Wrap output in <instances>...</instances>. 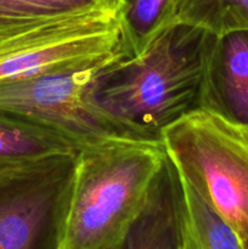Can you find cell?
<instances>
[{
    "label": "cell",
    "instance_id": "1",
    "mask_svg": "<svg viewBox=\"0 0 248 249\" xmlns=\"http://www.w3.org/2000/svg\"><path fill=\"white\" fill-rule=\"evenodd\" d=\"M167 164L160 141L80 148L58 203L60 249H122Z\"/></svg>",
    "mask_w": 248,
    "mask_h": 249
},
{
    "label": "cell",
    "instance_id": "2",
    "mask_svg": "<svg viewBox=\"0 0 248 249\" xmlns=\"http://www.w3.org/2000/svg\"><path fill=\"white\" fill-rule=\"evenodd\" d=\"M214 36L184 23L165 29L142 56L122 58L102 71L101 106L145 140L185 114L204 107Z\"/></svg>",
    "mask_w": 248,
    "mask_h": 249
},
{
    "label": "cell",
    "instance_id": "3",
    "mask_svg": "<svg viewBox=\"0 0 248 249\" xmlns=\"http://www.w3.org/2000/svg\"><path fill=\"white\" fill-rule=\"evenodd\" d=\"M168 162L232 229L248 238V128L201 107L160 133Z\"/></svg>",
    "mask_w": 248,
    "mask_h": 249
},
{
    "label": "cell",
    "instance_id": "4",
    "mask_svg": "<svg viewBox=\"0 0 248 249\" xmlns=\"http://www.w3.org/2000/svg\"><path fill=\"white\" fill-rule=\"evenodd\" d=\"M111 63L1 83L0 112L53 131L80 148L122 139L145 140L97 100V82Z\"/></svg>",
    "mask_w": 248,
    "mask_h": 249
},
{
    "label": "cell",
    "instance_id": "5",
    "mask_svg": "<svg viewBox=\"0 0 248 249\" xmlns=\"http://www.w3.org/2000/svg\"><path fill=\"white\" fill-rule=\"evenodd\" d=\"M121 16L96 12L0 36V84L128 57Z\"/></svg>",
    "mask_w": 248,
    "mask_h": 249
},
{
    "label": "cell",
    "instance_id": "6",
    "mask_svg": "<svg viewBox=\"0 0 248 249\" xmlns=\"http://www.w3.org/2000/svg\"><path fill=\"white\" fill-rule=\"evenodd\" d=\"M73 160L0 172V249H60L58 203Z\"/></svg>",
    "mask_w": 248,
    "mask_h": 249
},
{
    "label": "cell",
    "instance_id": "7",
    "mask_svg": "<svg viewBox=\"0 0 248 249\" xmlns=\"http://www.w3.org/2000/svg\"><path fill=\"white\" fill-rule=\"evenodd\" d=\"M204 107L248 128V31L214 36Z\"/></svg>",
    "mask_w": 248,
    "mask_h": 249
},
{
    "label": "cell",
    "instance_id": "8",
    "mask_svg": "<svg viewBox=\"0 0 248 249\" xmlns=\"http://www.w3.org/2000/svg\"><path fill=\"white\" fill-rule=\"evenodd\" d=\"M79 150L74 142L53 131L0 112V172L72 160Z\"/></svg>",
    "mask_w": 248,
    "mask_h": 249
},
{
    "label": "cell",
    "instance_id": "9",
    "mask_svg": "<svg viewBox=\"0 0 248 249\" xmlns=\"http://www.w3.org/2000/svg\"><path fill=\"white\" fill-rule=\"evenodd\" d=\"M170 164V163H169ZM174 203L182 249H243L235 231L173 169Z\"/></svg>",
    "mask_w": 248,
    "mask_h": 249
},
{
    "label": "cell",
    "instance_id": "10",
    "mask_svg": "<svg viewBox=\"0 0 248 249\" xmlns=\"http://www.w3.org/2000/svg\"><path fill=\"white\" fill-rule=\"evenodd\" d=\"M123 0H0V36L96 12L122 14Z\"/></svg>",
    "mask_w": 248,
    "mask_h": 249
},
{
    "label": "cell",
    "instance_id": "11",
    "mask_svg": "<svg viewBox=\"0 0 248 249\" xmlns=\"http://www.w3.org/2000/svg\"><path fill=\"white\" fill-rule=\"evenodd\" d=\"M173 172L167 160L164 172L147 208L134 224L122 249H179Z\"/></svg>",
    "mask_w": 248,
    "mask_h": 249
},
{
    "label": "cell",
    "instance_id": "12",
    "mask_svg": "<svg viewBox=\"0 0 248 249\" xmlns=\"http://www.w3.org/2000/svg\"><path fill=\"white\" fill-rule=\"evenodd\" d=\"M177 0H123L122 26L126 58H138L175 22Z\"/></svg>",
    "mask_w": 248,
    "mask_h": 249
},
{
    "label": "cell",
    "instance_id": "13",
    "mask_svg": "<svg viewBox=\"0 0 248 249\" xmlns=\"http://www.w3.org/2000/svg\"><path fill=\"white\" fill-rule=\"evenodd\" d=\"M175 23L197 27L215 36L248 31V0H182Z\"/></svg>",
    "mask_w": 248,
    "mask_h": 249
},
{
    "label": "cell",
    "instance_id": "14",
    "mask_svg": "<svg viewBox=\"0 0 248 249\" xmlns=\"http://www.w3.org/2000/svg\"><path fill=\"white\" fill-rule=\"evenodd\" d=\"M242 246H243V249H248V238H247V240L243 241Z\"/></svg>",
    "mask_w": 248,
    "mask_h": 249
},
{
    "label": "cell",
    "instance_id": "15",
    "mask_svg": "<svg viewBox=\"0 0 248 249\" xmlns=\"http://www.w3.org/2000/svg\"><path fill=\"white\" fill-rule=\"evenodd\" d=\"M182 0H177V6H179L180 5V2H181Z\"/></svg>",
    "mask_w": 248,
    "mask_h": 249
},
{
    "label": "cell",
    "instance_id": "16",
    "mask_svg": "<svg viewBox=\"0 0 248 249\" xmlns=\"http://www.w3.org/2000/svg\"><path fill=\"white\" fill-rule=\"evenodd\" d=\"M179 249H182V248H181V245H180V248H179Z\"/></svg>",
    "mask_w": 248,
    "mask_h": 249
}]
</instances>
